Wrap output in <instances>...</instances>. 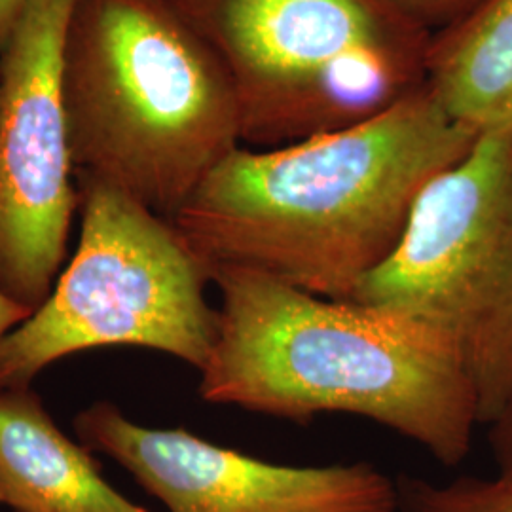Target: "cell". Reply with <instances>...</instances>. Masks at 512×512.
Masks as SVG:
<instances>
[{
	"instance_id": "1",
	"label": "cell",
	"mask_w": 512,
	"mask_h": 512,
	"mask_svg": "<svg viewBox=\"0 0 512 512\" xmlns=\"http://www.w3.org/2000/svg\"><path fill=\"white\" fill-rule=\"evenodd\" d=\"M478 133L431 93L291 147L234 148L171 222L209 275L245 268L349 300L397 249L425 184L459 162Z\"/></svg>"
},
{
	"instance_id": "2",
	"label": "cell",
	"mask_w": 512,
	"mask_h": 512,
	"mask_svg": "<svg viewBox=\"0 0 512 512\" xmlns=\"http://www.w3.org/2000/svg\"><path fill=\"white\" fill-rule=\"evenodd\" d=\"M211 283L220 308L200 370L205 403L298 423L357 416L448 467L469 454L482 423L475 389L433 330L245 268H215Z\"/></svg>"
},
{
	"instance_id": "3",
	"label": "cell",
	"mask_w": 512,
	"mask_h": 512,
	"mask_svg": "<svg viewBox=\"0 0 512 512\" xmlns=\"http://www.w3.org/2000/svg\"><path fill=\"white\" fill-rule=\"evenodd\" d=\"M63 101L74 177L167 220L243 133L230 74L169 0H76Z\"/></svg>"
},
{
	"instance_id": "4",
	"label": "cell",
	"mask_w": 512,
	"mask_h": 512,
	"mask_svg": "<svg viewBox=\"0 0 512 512\" xmlns=\"http://www.w3.org/2000/svg\"><path fill=\"white\" fill-rule=\"evenodd\" d=\"M353 302L401 313L452 349L492 423L512 393V112L421 190L397 249Z\"/></svg>"
},
{
	"instance_id": "5",
	"label": "cell",
	"mask_w": 512,
	"mask_h": 512,
	"mask_svg": "<svg viewBox=\"0 0 512 512\" xmlns=\"http://www.w3.org/2000/svg\"><path fill=\"white\" fill-rule=\"evenodd\" d=\"M80 241L46 302L0 344V387H29L73 353L135 346L202 370L219 311L209 268L171 220L124 190L76 177Z\"/></svg>"
},
{
	"instance_id": "6",
	"label": "cell",
	"mask_w": 512,
	"mask_h": 512,
	"mask_svg": "<svg viewBox=\"0 0 512 512\" xmlns=\"http://www.w3.org/2000/svg\"><path fill=\"white\" fill-rule=\"evenodd\" d=\"M76 0H29L0 57V293L38 310L80 205L63 101Z\"/></svg>"
},
{
	"instance_id": "7",
	"label": "cell",
	"mask_w": 512,
	"mask_h": 512,
	"mask_svg": "<svg viewBox=\"0 0 512 512\" xmlns=\"http://www.w3.org/2000/svg\"><path fill=\"white\" fill-rule=\"evenodd\" d=\"M80 442L133 476L167 512H399L397 484L368 461L298 467L241 454L186 429H156L97 403Z\"/></svg>"
},
{
	"instance_id": "8",
	"label": "cell",
	"mask_w": 512,
	"mask_h": 512,
	"mask_svg": "<svg viewBox=\"0 0 512 512\" xmlns=\"http://www.w3.org/2000/svg\"><path fill=\"white\" fill-rule=\"evenodd\" d=\"M217 52L236 93L306 82L378 48L363 0H169Z\"/></svg>"
},
{
	"instance_id": "9",
	"label": "cell",
	"mask_w": 512,
	"mask_h": 512,
	"mask_svg": "<svg viewBox=\"0 0 512 512\" xmlns=\"http://www.w3.org/2000/svg\"><path fill=\"white\" fill-rule=\"evenodd\" d=\"M0 501L14 512H150L110 486L31 387H0Z\"/></svg>"
},
{
	"instance_id": "10",
	"label": "cell",
	"mask_w": 512,
	"mask_h": 512,
	"mask_svg": "<svg viewBox=\"0 0 512 512\" xmlns=\"http://www.w3.org/2000/svg\"><path fill=\"white\" fill-rule=\"evenodd\" d=\"M433 97L482 129L512 112V0H490L440 61Z\"/></svg>"
},
{
	"instance_id": "11",
	"label": "cell",
	"mask_w": 512,
	"mask_h": 512,
	"mask_svg": "<svg viewBox=\"0 0 512 512\" xmlns=\"http://www.w3.org/2000/svg\"><path fill=\"white\" fill-rule=\"evenodd\" d=\"M399 512H512V480L458 478L435 484L420 476L399 475Z\"/></svg>"
},
{
	"instance_id": "12",
	"label": "cell",
	"mask_w": 512,
	"mask_h": 512,
	"mask_svg": "<svg viewBox=\"0 0 512 512\" xmlns=\"http://www.w3.org/2000/svg\"><path fill=\"white\" fill-rule=\"evenodd\" d=\"M492 446L499 478L512 480V393L501 414L492 421Z\"/></svg>"
},
{
	"instance_id": "13",
	"label": "cell",
	"mask_w": 512,
	"mask_h": 512,
	"mask_svg": "<svg viewBox=\"0 0 512 512\" xmlns=\"http://www.w3.org/2000/svg\"><path fill=\"white\" fill-rule=\"evenodd\" d=\"M27 4L29 0H0V57L4 54L8 40L12 37Z\"/></svg>"
},
{
	"instance_id": "14",
	"label": "cell",
	"mask_w": 512,
	"mask_h": 512,
	"mask_svg": "<svg viewBox=\"0 0 512 512\" xmlns=\"http://www.w3.org/2000/svg\"><path fill=\"white\" fill-rule=\"evenodd\" d=\"M31 317V311L10 300L6 294L0 293V344L2 340L19 327L23 321Z\"/></svg>"
},
{
	"instance_id": "15",
	"label": "cell",
	"mask_w": 512,
	"mask_h": 512,
	"mask_svg": "<svg viewBox=\"0 0 512 512\" xmlns=\"http://www.w3.org/2000/svg\"><path fill=\"white\" fill-rule=\"evenodd\" d=\"M0 505H2V501H0Z\"/></svg>"
}]
</instances>
